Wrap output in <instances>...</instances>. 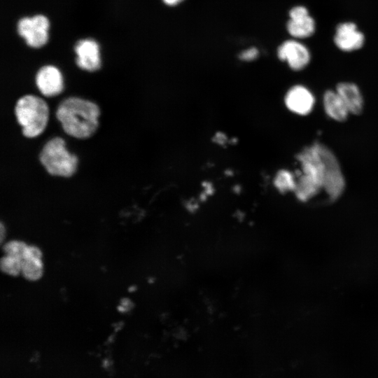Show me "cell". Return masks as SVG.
Here are the masks:
<instances>
[{"mask_svg": "<svg viewBox=\"0 0 378 378\" xmlns=\"http://www.w3.org/2000/svg\"><path fill=\"white\" fill-rule=\"evenodd\" d=\"M258 50L255 48H251L242 52L240 54V58L242 60L251 61L257 57Z\"/></svg>", "mask_w": 378, "mask_h": 378, "instance_id": "obj_19", "label": "cell"}, {"mask_svg": "<svg viewBox=\"0 0 378 378\" xmlns=\"http://www.w3.org/2000/svg\"><path fill=\"white\" fill-rule=\"evenodd\" d=\"M39 160L48 174L57 176H72L78 165L77 157L66 150L64 139L57 136L46 143Z\"/></svg>", "mask_w": 378, "mask_h": 378, "instance_id": "obj_4", "label": "cell"}, {"mask_svg": "<svg viewBox=\"0 0 378 378\" xmlns=\"http://www.w3.org/2000/svg\"><path fill=\"white\" fill-rule=\"evenodd\" d=\"M314 102L312 92L302 85H295L290 88L285 99L286 106L289 110L299 115H307L310 113Z\"/></svg>", "mask_w": 378, "mask_h": 378, "instance_id": "obj_11", "label": "cell"}, {"mask_svg": "<svg viewBox=\"0 0 378 378\" xmlns=\"http://www.w3.org/2000/svg\"><path fill=\"white\" fill-rule=\"evenodd\" d=\"M17 27L18 34L25 39L29 46L40 48L48 41L49 21L43 15L23 18L18 21Z\"/></svg>", "mask_w": 378, "mask_h": 378, "instance_id": "obj_5", "label": "cell"}, {"mask_svg": "<svg viewBox=\"0 0 378 378\" xmlns=\"http://www.w3.org/2000/svg\"><path fill=\"white\" fill-rule=\"evenodd\" d=\"M183 0H163V1L169 6H175Z\"/></svg>", "mask_w": 378, "mask_h": 378, "instance_id": "obj_20", "label": "cell"}, {"mask_svg": "<svg viewBox=\"0 0 378 378\" xmlns=\"http://www.w3.org/2000/svg\"><path fill=\"white\" fill-rule=\"evenodd\" d=\"M274 185L282 192L294 191L296 180L291 172L282 169L276 174L274 178Z\"/></svg>", "mask_w": 378, "mask_h": 378, "instance_id": "obj_15", "label": "cell"}, {"mask_svg": "<svg viewBox=\"0 0 378 378\" xmlns=\"http://www.w3.org/2000/svg\"><path fill=\"white\" fill-rule=\"evenodd\" d=\"M41 252L36 246H27L23 259H41Z\"/></svg>", "mask_w": 378, "mask_h": 378, "instance_id": "obj_18", "label": "cell"}, {"mask_svg": "<svg viewBox=\"0 0 378 378\" xmlns=\"http://www.w3.org/2000/svg\"><path fill=\"white\" fill-rule=\"evenodd\" d=\"M15 113L22 131L26 137L40 135L45 130L48 120V107L46 102L34 95L20 98L15 107Z\"/></svg>", "mask_w": 378, "mask_h": 378, "instance_id": "obj_3", "label": "cell"}, {"mask_svg": "<svg viewBox=\"0 0 378 378\" xmlns=\"http://www.w3.org/2000/svg\"><path fill=\"white\" fill-rule=\"evenodd\" d=\"M99 115L95 103L75 97L64 99L56 111L64 131L76 139L88 138L96 132Z\"/></svg>", "mask_w": 378, "mask_h": 378, "instance_id": "obj_2", "label": "cell"}, {"mask_svg": "<svg viewBox=\"0 0 378 378\" xmlns=\"http://www.w3.org/2000/svg\"><path fill=\"white\" fill-rule=\"evenodd\" d=\"M76 64L80 69L94 71L100 68L101 59L97 43L90 38L83 39L76 44Z\"/></svg>", "mask_w": 378, "mask_h": 378, "instance_id": "obj_9", "label": "cell"}, {"mask_svg": "<svg viewBox=\"0 0 378 378\" xmlns=\"http://www.w3.org/2000/svg\"><path fill=\"white\" fill-rule=\"evenodd\" d=\"M338 93L349 113L359 114L363 107L362 94L356 85L352 83H340L337 85Z\"/></svg>", "mask_w": 378, "mask_h": 378, "instance_id": "obj_12", "label": "cell"}, {"mask_svg": "<svg viewBox=\"0 0 378 378\" xmlns=\"http://www.w3.org/2000/svg\"><path fill=\"white\" fill-rule=\"evenodd\" d=\"M22 260L6 255L1 260V268L5 273L16 276L21 272Z\"/></svg>", "mask_w": 378, "mask_h": 378, "instance_id": "obj_16", "label": "cell"}, {"mask_svg": "<svg viewBox=\"0 0 378 378\" xmlns=\"http://www.w3.org/2000/svg\"><path fill=\"white\" fill-rule=\"evenodd\" d=\"M323 102L325 111L330 118L340 122L346 119L349 112L336 91H326Z\"/></svg>", "mask_w": 378, "mask_h": 378, "instance_id": "obj_13", "label": "cell"}, {"mask_svg": "<svg viewBox=\"0 0 378 378\" xmlns=\"http://www.w3.org/2000/svg\"><path fill=\"white\" fill-rule=\"evenodd\" d=\"M27 246L22 241H10L5 244L4 250L6 255L22 260Z\"/></svg>", "mask_w": 378, "mask_h": 378, "instance_id": "obj_17", "label": "cell"}, {"mask_svg": "<svg viewBox=\"0 0 378 378\" xmlns=\"http://www.w3.org/2000/svg\"><path fill=\"white\" fill-rule=\"evenodd\" d=\"M36 84L46 97L56 96L63 90L62 76L57 67L51 65L44 66L38 71Z\"/></svg>", "mask_w": 378, "mask_h": 378, "instance_id": "obj_8", "label": "cell"}, {"mask_svg": "<svg viewBox=\"0 0 378 378\" xmlns=\"http://www.w3.org/2000/svg\"><path fill=\"white\" fill-rule=\"evenodd\" d=\"M277 55L281 60L286 61L289 66L299 71L304 69L310 61V52L302 43L288 40L284 42L278 48Z\"/></svg>", "mask_w": 378, "mask_h": 378, "instance_id": "obj_6", "label": "cell"}, {"mask_svg": "<svg viewBox=\"0 0 378 378\" xmlns=\"http://www.w3.org/2000/svg\"><path fill=\"white\" fill-rule=\"evenodd\" d=\"M287 23L288 33L295 38H304L312 36L315 31V22L304 6L293 7L289 12Z\"/></svg>", "mask_w": 378, "mask_h": 378, "instance_id": "obj_7", "label": "cell"}, {"mask_svg": "<svg viewBox=\"0 0 378 378\" xmlns=\"http://www.w3.org/2000/svg\"><path fill=\"white\" fill-rule=\"evenodd\" d=\"M21 272L28 280L38 279L43 273V265L41 259H23L22 260Z\"/></svg>", "mask_w": 378, "mask_h": 378, "instance_id": "obj_14", "label": "cell"}, {"mask_svg": "<svg viewBox=\"0 0 378 378\" xmlns=\"http://www.w3.org/2000/svg\"><path fill=\"white\" fill-rule=\"evenodd\" d=\"M302 171L294 192L305 202L323 190L330 200L337 199L345 186L339 162L333 153L325 145L314 143L297 155Z\"/></svg>", "mask_w": 378, "mask_h": 378, "instance_id": "obj_1", "label": "cell"}, {"mask_svg": "<svg viewBox=\"0 0 378 378\" xmlns=\"http://www.w3.org/2000/svg\"><path fill=\"white\" fill-rule=\"evenodd\" d=\"M364 41L363 34L354 22H344L337 27L334 41L340 50L346 52L358 50L363 46Z\"/></svg>", "mask_w": 378, "mask_h": 378, "instance_id": "obj_10", "label": "cell"}]
</instances>
